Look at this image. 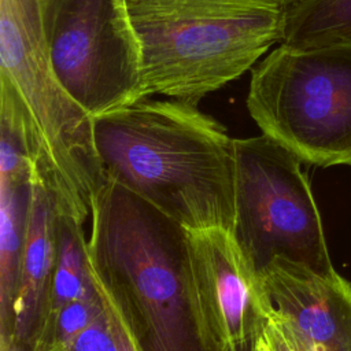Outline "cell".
Wrapping results in <instances>:
<instances>
[{
  "instance_id": "cell-1",
  "label": "cell",
  "mask_w": 351,
  "mask_h": 351,
  "mask_svg": "<svg viewBox=\"0 0 351 351\" xmlns=\"http://www.w3.org/2000/svg\"><path fill=\"white\" fill-rule=\"evenodd\" d=\"M89 218L90 271L134 351H226L202 310L188 229L108 180Z\"/></svg>"
},
{
  "instance_id": "cell-2",
  "label": "cell",
  "mask_w": 351,
  "mask_h": 351,
  "mask_svg": "<svg viewBox=\"0 0 351 351\" xmlns=\"http://www.w3.org/2000/svg\"><path fill=\"white\" fill-rule=\"evenodd\" d=\"M106 178L188 230L236 226L234 138L196 104L143 99L93 117Z\"/></svg>"
},
{
  "instance_id": "cell-3",
  "label": "cell",
  "mask_w": 351,
  "mask_h": 351,
  "mask_svg": "<svg viewBox=\"0 0 351 351\" xmlns=\"http://www.w3.org/2000/svg\"><path fill=\"white\" fill-rule=\"evenodd\" d=\"M141 53L144 95L196 104L280 43L276 0H123Z\"/></svg>"
},
{
  "instance_id": "cell-4",
  "label": "cell",
  "mask_w": 351,
  "mask_h": 351,
  "mask_svg": "<svg viewBox=\"0 0 351 351\" xmlns=\"http://www.w3.org/2000/svg\"><path fill=\"white\" fill-rule=\"evenodd\" d=\"M1 75L29 110L27 152L32 182L53 199L59 214L81 223L107 182L97 155L93 118L63 89L53 71L43 0H0Z\"/></svg>"
},
{
  "instance_id": "cell-5",
  "label": "cell",
  "mask_w": 351,
  "mask_h": 351,
  "mask_svg": "<svg viewBox=\"0 0 351 351\" xmlns=\"http://www.w3.org/2000/svg\"><path fill=\"white\" fill-rule=\"evenodd\" d=\"M247 108L263 134L302 162L351 165V43L280 44L251 69Z\"/></svg>"
},
{
  "instance_id": "cell-6",
  "label": "cell",
  "mask_w": 351,
  "mask_h": 351,
  "mask_svg": "<svg viewBox=\"0 0 351 351\" xmlns=\"http://www.w3.org/2000/svg\"><path fill=\"white\" fill-rule=\"evenodd\" d=\"M234 237L259 274L287 258L335 277L321 215L302 160L274 138H234Z\"/></svg>"
},
{
  "instance_id": "cell-7",
  "label": "cell",
  "mask_w": 351,
  "mask_h": 351,
  "mask_svg": "<svg viewBox=\"0 0 351 351\" xmlns=\"http://www.w3.org/2000/svg\"><path fill=\"white\" fill-rule=\"evenodd\" d=\"M43 18L58 81L92 118L147 99L121 0H43Z\"/></svg>"
},
{
  "instance_id": "cell-8",
  "label": "cell",
  "mask_w": 351,
  "mask_h": 351,
  "mask_svg": "<svg viewBox=\"0 0 351 351\" xmlns=\"http://www.w3.org/2000/svg\"><path fill=\"white\" fill-rule=\"evenodd\" d=\"M195 282L206 322L228 351L256 339L270 307L259 278L230 230H189Z\"/></svg>"
},
{
  "instance_id": "cell-9",
  "label": "cell",
  "mask_w": 351,
  "mask_h": 351,
  "mask_svg": "<svg viewBox=\"0 0 351 351\" xmlns=\"http://www.w3.org/2000/svg\"><path fill=\"white\" fill-rule=\"evenodd\" d=\"M270 311L307 339L351 350V284L322 276L306 265L276 258L259 274Z\"/></svg>"
},
{
  "instance_id": "cell-10",
  "label": "cell",
  "mask_w": 351,
  "mask_h": 351,
  "mask_svg": "<svg viewBox=\"0 0 351 351\" xmlns=\"http://www.w3.org/2000/svg\"><path fill=\"white\" fill-rule=\"evenodd\" d=\"M58 215L52 196L33 184L11 343L30 351L47 317L58 252Z\"/></svg>"
},
{
  "instance_id": "cell-11",
  "label": "cell",
  "mask_w": 351,
  "mask_h": 351,
  "mask_svg": "<svg viewBox=\"0 0 351 351\" xmlns=\"http://www.w3.org/2000/svg\"><path fill=\"white\" fill-rule=\"evenodd\" d=\"M32 186L30 176L0 174V351L12 343Z\"/></svg>"
},
{
  "instance_id": "cell-12",
  "label": "cell",
  "mask_w": 351,
  "mask_h": 351,
  "mask_svg": "<svg viewBox=\"0 0 351 351\" xmlns=\"http://www.w3.org/2000/svg\"><path fill=\"white\" fill-rule=\"evenodd\" d=\"M82 225L71 215H58L56 265L47 317L40 335L53 324L64 306L97 287L89 266Z\"/></svg>"
},
{
  "instance_id": "cell-13",
  "label": "cell",
  "mask_w": 351,
  "mask_h": 351,
  "mask_svg": "<svg viewBox=\"0 0 351 351\" xmlns=\"http://www.w3.org/2000/svg\"><path fill=\"white\" fill-rule=\"evenodd\" d=\"M351 43V0H299L285 7L280 44L315 48Z\"/></svg>"
},
{
  "instance_id": "cell-14",
  "label": "cell",
  "mask_w": 351,
  "mask_h": 351,
  "mask_svg": "<svg viewBox=\"0 0 351 351\" xmlns=\"http://www.w3.org/2000/svg\"><path fill=\"white\" fill-rule=\"evenodd\" d=\"M96 282V281H95ZM106 308V300L96 289L64 306L53 324L44 330L34 351H67L70 344L100 315Z\"/></svg>"
},
{
  "instance_id": "cell-15",
  "label": "cell",
  "mask_w": 351,
  "mask_h": 351,
  "mask_svg": "<svg viewBox=\"0 0 351 351\" xmlns=\"http://www.w3.org/2000/svg\"><path fill=\"white\" fill-rule=\"evenodd\" d=\"M258 348L259 351H351L350 348H333L313 341L271 311L258 336Z\"/></svg>"
},
{
  "instance_id": "cell-16",
  "label": "cell",
  "mask_w": 351,
  "mask_h": 351,
  "mask_svg": "<svg viewBox=\"0 0 351 351\" xmlns=\"http://www.w3.org/2000/svg\"><path fill=\"white\" fill-rule=\"evenodd\" d=\"M67 351H119L107 303L104 311L70 344Z\"/></svg>"
},
{
  "instance_id": "cell-17",
  "label": "cell",
  "mask_w": 351,
  "mask_h": 351,
  "mask_svg": "<svg viewBox=\"0 0 351 351\" xmlns=\"http://www.w3.org/2000/svg\"><path fill=\"white\" fill-rule=\"evenodd\" d=\"M107 307H108V304H107ZM108 310H110L111 318H112V328H114L115 339H117V343H118V350H119V351H134L133 347H132V343H130V340L128 339V336H126V333H125L122 325L119 324L118 318L114 315V313L111 311L110 307H108Z\"/></svg>"
},
{
  "instance_id": "cell-18",
  "label": "cell",
  "mask_w": 351,
  "mask_h": 351,
  "mask_svg": "<svg viewBox=\"0 0 351 351\" xmlns=\"http://www.w3.org/2000/svg\"><path fill=\"white\" fill-rule=\"evenodd\" d=\"M228 351H259V348H258V337L252 339L250 341H245L244 344L237 346L234 348H230Z\"/></svg>"
},
{
  "instance_id": "cell-19",
  "label": "cell",
  "mask_w": 351,
  "mask_h": 351,
  "mask_svg": "<svg viewBox=\"0 0 351 351\" xmlns=\"http://www.w3.org/2000/svg\"><path fill=\"white\" fill-rule=\"evenodd\" d=\"M3 351H30V350H26V348H22V347H18V346L11 344L10 347H7V348L3 350Z\"/></svg>"
},
{
  "instance_id": "cell-20",
  "label": "cell",
  "mask_w": 351,
  "mask_h": 351,
  "mask_svg": "<svg viewBox=\"0 0 351 351\" xmlns=\"http://www.w3.org/2000/svg\"><path fill=\"white\" fill-rule=\"evenodd\" d=\"M277 3H280L281 5H284V7H288V5H291V4H293V3H296V1H299V0H276Z\"/></svg>"
},
{
  "instance_id": "cell-21",
  "label": "cell",
  "mask_w": 351,
  "mask_h": 351,
  "mask_svg": "<svg viewBox=\"0 0 351 351\" xmlns=\"http://www.w3.org/2000/svg\"><path fill=\"white\" fill-rule=\"evenodd\" d=\"M121 1H123V0H121ZM123 4H125V3H123Z\"/></svg>"
},
{
  "instance_id": "cell-22",
  "label": "cell",
  "mask_w": 351,
  "mask_h": 351,
  "mask_svg": "<svg viewBox=\"0 0 351 351\" xmlns=\"http://www.w3.org/2000/svg\"><path fill=\"white\" fill-rule=\"evenodd\" d=\"M122 3H123V1H122Z\"/></svg>"
},
{
  "instance_id": "cell-23",
  "label": "cell",
  "mask_w": 351,
  "mask_h": 351,
  "mask_svg": "<svg viewBox=\"0 0 351 351\" xmlns=\"http://www.w3.org/2000/svg\"><path fill=\"white\" fill-rule=\"evenodd\" d=\"M59 351H60V350H59Z\"/></svg>"
}]
</instances>
